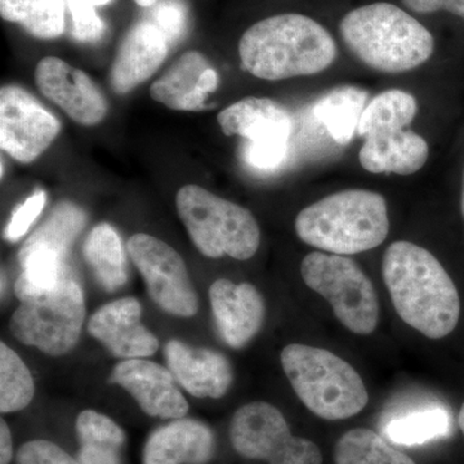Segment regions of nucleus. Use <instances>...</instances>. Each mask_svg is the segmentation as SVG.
Masks as SVG:
<instances>
[{"label": "nucleus", "mask_w": 464, "mask_h": 464, "mask_svg": "<svg viewBox=\"0 0 464 464\" xmlns=\"http://www.w3.org/2000/svg\"><path fill=\"white\" fill-rule=\"evenodd\" d=\"M449 0H401L409 11L420 14H436V12L445 11Z\"/></svg>", "instance_id": "obj_38"}, {"label": "nucleus", "mask_w": 464, "mask_h": 464, "mask_svg": "<svg viewBox=\"0 0 464 464\" xmlns=\"http://www.w3.org/2000/svg\"><path fill=\"white\" fill-rule=\"evenodd\" d=\"M17 464H81L48 440H33L18 449Z\"/></svg>", "instance_id": "obj_33"}, {"label": "nucleus", "mask_w": 464, "mask_h": 464, "mask_svg": "<svg viewBox=\"0 0 464 464\" xmlns=\"http://www.w3.org/2000/svg\"><path fill=\"white\" fill-rule=\"evenodd\" d=\"M112 0H92V3H93L96 7H102V5H109V3H111Z\"/></svg>", "instance_id": "obj_43"}, {"label": "nucleus", "mask_w": 464, "mask_h": 464, "mask_svg": "<svg viewBox=\"0 0 464 464\" xmlns=\"http://www.w3.org/2000/svg\"><path fill=\"white\" fill-rule=\"evenodd\" d=\"M141 304L136 298L116 299L90 317L88 332L112 355L121 359H143L154 355L158 338L142 325Z\"/></svg>", "instance_id": "obj_15"}, {"label": "nucleus", "mask_w": 464, "mask_h": 464, "mask_svg": "<svg viewBox=\"0 0 464 464\" xmlns=\"http://www.w3.org/2000/svg\"><path fill=\"white\" fill-rule=\"evenodd\" d=\"M215 453V436L207 424L176 420L150 436L143 464H206Z\"/></svg>", "instance_id": "obj_19"}, {"label": "nucleus", "mask_w": 464, "mask_h": 464, "mask_svg": "<svg viewBox=\"0 0 464 464\" xmlns=\"http://www.w3.org/2000/svg\"><path fill=\"white\" fill-rule=\"evenodd\" d=\"M45 201H47L45 192L36 191L23 204H20L9 219L5 237L9 241H17L25 237L26 232L30 230L34 222L41 216L42 210L44 209Z\"/></svg>", "instance_id": "obj_34"}, {"label": "nucleus", "mask_w": 464, "mask_h": 464, "mask_svg": "<svg viewBox=\"0 0 464 464\" xmlns=\"http://www.w3.org/2000/svg\"><path fill=\"white\" fill-rule=\"evenodd\" d=\"M155 26L169 39H177L181 35L185 26V14L181 5L174 3L159 5L155 11Z\"/></svg>", "instance_id": "obj_35"}, {"label": "nucleus", "mask_w": 464, "mask_h": 464, "mask_svg": "<svg viewBox=\"0 0 464 464\" xmlns=\"http://www.w3.org/2000/svg\"><path fill=\"white\" fill-rule=\"evenodd\" d=\"M304 284L331 304L335 317L348 331L372 334L380 322V302L373 283L347 256L313 252L304 258Z\"/></svg>", "instance_id": "obj_7"}, {"label": "nucleus", "mask_w": 464, "mask_h": 464, "mask_svg": "<svg viewBox=\"0 0 464 464\" xmlns=\"http://www.w3.org/2000/svg\"><path fill=\"white\" fill-rule=\"evenodd\" d=\"M462 212L464 216V174H463V192H462Z\"/></svg>", "instance_id": "obj_44"}, {"label": "nucleus", "mask_w": 464, "mask_h": 464, "mask_svg": "<svg viewBox=\"0 0 464 464\" xmlns=\"http://www.w3.org/2000/svg\"><path fill=\"white\" fill-rule=\"evenodd\" d=\"M14 458V442H12L11 430L5 420L0 422V464L11 463Z\"/></svg>", "instance_id": "obj_39"}, {"label": "nucleus", "mask_w": 464, "mask_h": 464, "mask_svg": "<svg viewBox=\"0 0 464 464\" xmlns=\"http://www.w3.org/2000/svg\"><path fill=\"white\" fill-rule=\"evenodd\" d=\"M417 112L418 103L413 94L401 90L382 92L366 105L357 133L366 137L372 133L404 130Z\"/></svg>", "instance_id": "obj_25"}, {"label": "nucleus", "mask_w": 464, "mask_h": 464, "mask_svg": "<svg viewBox=\"0 0 464 464\" xmlns=\"http://www.w3.org/2000/svg\"><path fill=\"white\" fill-rule=\"evenodd\" d=\"M230 441L232 448L248 459L268 464L323 463L315 442L293 436L282 411L268 402H250L235 411Z\"/></svg>", "instance_id": "obj_9"}, {"label": "nucleus", "mask_w": 464, "mask_h": 464, "mask_svg": "<svg viewBox=\"0 0 464 464\" xmlns=\"http://www.w3.org/2000/svg\"><path fill=\"white\" fill-rule=\"evenodd\" d=\"M35 82L43 96L63 110L75 123L92 127L108 114V101L96 83L58 57H45L35 69Z\"/></svg>", "instance_id": "obj_13"}, {"label": "nucleus", "mask_w": 464, "mask_h": 464, "mask_svg": "<svg viewBox=\"0 0 464 464\" xmlns=\"http://www.w3.org/2000/svg\"><path fill=\"white\" fill-rule=\"evenodd\" d=\"M166 356L176 381L195 398L221 399L231 387L230 362L217 351L173 340L167 343Z\"/></svg>", "instance_id": "obj_17"}, {"label": "nucleus", "mask_w": 464, "mask_h": 464, "mask_svg": "<svg viewBox=\"0 0 464 464\" xmlns=\"http://www.w3.org/2000/svg\"><path fill=\"white\" fill-rule=\"evenodd\" d=\"M445 11L464 20V0H449Z\"/></svg>", "instance_id": "obj_40"}, {"label": "nucleus", "mask_w": 464, "mask_h": 464, "mask_svg": "<svg viewBox=\"0 0 464 464\" xmlns=\"http://www.w3.org/2000/svg\"><path fill=\"white\" fill-rule=\"evenodd\" d=\"M295 227L299 239L323 252L357 255L377 248L389 237V210L378 192L353 188L302 209Z\"/></svg>", "instance_id": "obj_4"}, {"label": "nucleus", "mask_w": 464, "mask_h": 464, "mask_svg": "<svg viewBox=\"0 0 464 464\" xmlns=\"http://www.w3.org/2000/svg\"><path fill=\"white\" fill-rule=\"evenodd\" d=\"M382 274L396 313L409 326L430 340H441L456 329L460 316L456 284L429 250L395 241L384 252Z\"/></svg>", "instance_id": "obj_1"}, {"label": "nucleus", "mask_w": 464, "mask_h": 464, "mask_svg": "<svg viewBox=\"0 0 464 464\" xmlns=\"http://www.w3.org/2000/svg\"><path fill=\"white\" fill-rule=\"evenodd\" d=\"M109 382L128 391L150 417L181 420L188 414V400L177 387L172 372L157 362L124 360L112 369Z\"/></svg>", "instance_id": "obj_14"}, {"label": "nucleus", "mask_w": 464, "mask_h": 464, "mask_svg": "<svg viewBox=\"0 0 464 464\" xmlns=\"http://www.w3.org/2000/svg\"><path fill=\"white\" fill-rule=\"evenodd\" d=\"M168 54V39L152 23L137 24L119 47L110 84L118 94H127L158 72Z\"/></svg>", "instance_id": "obj_18"}, {"label": "nucleus", "mask_w": 464, "mask_h": 464, "mask_svg": "<svg viewBox=\"0 0 464 464\" xmlns=\"http://www.w3.org/2000/svg\"><path fill=\"white\" fill-rule=\"evenodd\" d=\"M84 320L83 290L67 277L50 292L21 301L9 320V331L26 346L63 356L78 343Z\"/></svg>", "instance_id": "obj_8"}, {"label": "nucleus", "mask_w": 464, "mask_h": 464, "mask_svg": "<svg viewBox=\"0 0 464 464\" xmlns=\"http://www.w3.org/2000/svg\"><path fill=\"white\" fill-rule=\"evenodd\" d=\"M368 92L355 85H342L320 97L314 114L340 145H348L357 133L360 119L368 105Z\"/></svg>", "instance_id": "obj_23"}, {"label": "nucleus", "mask_w": 464, "mask_h": 464, "mask_svg": "<svg viewBox=\"0 0 464 464\" xmlns=\"http://www.w3.org/2000/svg\"><path fill=\"white\" fill-rule=\"evenodd\" d=\"M78 460L81 464H121L119 451L90 445H81Z\"/></svg>", "instance_id": "obj_36"}, {"label": "nucleus", "mask_w": 464, "mask_h": 464, "mask_svg": "<svg viewBox=\"0 0 464 464\" xmlns=\"http://www.w3.org/2000/svg\"><path fill=\"white\" fill-rule=\"evenodd\" d=\"M35 393L33 375L20 356L0 343V411L14 413L25 409Z\"/></svg>", "instance_id": "obj_29"}, {"label": "nucleus", "mask_w": 464, "mask_h": 464, "mask_svg": "<svg viewBox=\"0 0 464 464\" xmlns=\"http://www.w3.org/2000/svg\"><path fill=\"white\" fill-rule=\"evenodd\" d=\"M453 429V418L445 406L423 404L405 409L387 417L382 430L393 444L415 447L448 438Z\"/></svg>", "instance_id": "obj_22"}, {"label": "nucleus", "mask_w": 464, "mask_h": 464, "mask_svg": "<svg viewBox=\"0 0 464 464\" xmlns=\"http://www.w3.org/2000/svg\"><path fill=\"white\" fill-rule=\"evenodd\" d=\"M84 257L102 288L114 292L128 280L121 237L109 224L97 225L84 243Z\"/></svg>", "instance_id": "obj_24"}, {"label": "nucleus", "mask_w": 464, "mask_h": 464, "mask_svg": "<svg viewBox=\"0 0 464 464\" xmlns=\"http://www.w3.org/2000/svg\"><path fill=\"white\" fill-rule=\"evenodd\" d=\"M72 18V35L76 41L93 43L105 33V24L96 12L92 0H66Z\"/></svg>", "instance_id": "obj_32"}, {"label": "nucleus", "mask_w": 464, "mask_h": 464, "mask_svg": "<svg viewBox=\"0 0 464 464\" xmlns=\"http://www.w3.org/2000/svg\"><path fill=\"white\" fill-rule=\"evenodd\" d=\"M23 273L18 277L14 292L20 301L43 295L56 288L67 275L66 257L51 250H33L18 255Z\"/></svg>", "instance_id": "obj_28"}, {"label": "nucleus", "mask_w": 464, "mask_h": 464, "mask_svg": "<svg viewBox=\"0 0 464 464\" xmlns=\"http://www.w3.org/2000/svg\"><path fill=\"white\" fill-rule=\"evenodd\" d=\"M65 8L66 0H29L21 25L35 38H58L65 30Z\"/></svg>", "instance_id": "obj_31"}, {"label": "nucleus", "mask_w": 464, "mask_h": 464, "mask_svg": "<svg viewBox=\"0 0 464 464\" xmlns=\"http://www.w3.org/2000/svg\"><path fill=\"white\" fill-rule=\"evenodd\" d=\"M209 67L200 52H186L151 85L150 94L168 109L201 111L206 109L207 97L201 88V76Z\"/></svg>", "instance_id": "obj_21"}, {"label": "nucleus", "mask_w": 464, "mask_h": 464, "mask_svg": "<svg viewBox=\"0 0 464 464\" xmlns=\"http://www.w3.org/2000/svg\"><path fill=\"white\" fill-rule=\"evenodd\" d=\"M218 124L226 136L248 140L244 154L250 166L273 169L286 157L292 118L276 101L246 97L222 110Z\"/></svg>", "instance_id": "obj_10"}, {"label": "nucleus", "mask_w": 464, "mask_h": 464, "mask_svg": "<svg viewBox=\"0 0 464 464\" xmlns=\"http://www.w3.org/2000/svg\"><path fill=\"white\" fill-rule=\"evenodd\" d=\"M282 365L295 395L323 420H347L368 405L364 381L331 351L289 344L282 351Z\"/></svg>", "instance_id": "obj_5"}, {"label": "nucleus", "mask_w": 464, "mask_h": 464, "mask_svg": "<svg viewBox=\"0 0 464 464\" xmlns=\"http://www.w3.org/2000/svg\"><path fill=\"white\" fill-rule=\"evenodd\" d=\"M340 33L360 63L387 74L417 69L435 51L430 30L391 3H372L353 9L342 18Z\"/></svg>", "instance_id": "obj_3"}, {"label": "nucleus", "mask_w": 464, "mask_h": 464, "mask_svg": "<svg viewBox=\"0 0 464 464\" xmlns=\"http://www.w3.org/2000/svg\"><path fill=\"white\" fill-rule=\"evenodd\" d=\"M239 56L244 69L264 81L315 75L338 56L332 34L314 18L284 14L265 18L241 36Z\"/></svg>", "instance_id": "obj_2"}, {"label": "nucleus", "mask_w": 464, "mask_h": 464, "mask_svg": "<svg viewBox=\"0 0 464 464\" xmlns=\"http://www.w3.org/2000/svg\"><path fill=\"white\" fill-rule=\"evenodd\" d=\"M128 252L145 280L152 301L170 315L191 317L199 310V298L181 256L166 241L136 234Z\"/></svg>", "instance_id": "obj_11"}, {"label": "nucleus", "mask_w": 464, "mask_h": 464, "mask_svg": "<svg viewBox=\"0 0 464 464\" xmlns=\"http://www.w3.org/2000/svg\"><path fill=\"white\" fill-rule=\"evenodd\" d=\"M334 460L335 464H417L368 429L344 433L335 445Z\"/></svg>", "instance_id": "obj_27"}, {"label": "nucleus", "mask_w": 464, "mask_h": 464, "mask_svg": "<svg viewBox=\"0 0 464 464\" xmlns=\"http://www.w3.org/2000/svg\"><path fill=\"white\" fill-rule=\"evenodd\" d=\"M213 316L222 338L232 348H243L264 325L265 302L249 283L218 279L209 289Z\"/></svg>", "instance_id": "obj_16"}, {"label": "nucleus", "mask_w": 464, "mask_h": 464, "mask_svg": "<svg viewBox=\"0 0 464 464\" xmlns=\"http://www.w3.org/2000/svg\"><path fill=\"white\" fill-rule=\"evenodd\" d=\"M75 427L81 445L116 451L123 447L125 433L108 415L96 411H82L76 418Z\"/></svg>", "instance_id": "obj_30"}, {"label": "nucleus", "mask_w": 464, "mask_h": 464, "mask_svg": "<svg viewBox=\"0 0 464 464\" xmlns=\"http://www.w3.org/2000/svg\"><path fill=\"white\" fill-rule=\"evenodd\" d=\"M359 161L368 172L411 176L420 172L430 157L429 143L411 130L368 134Z\"/></svg>", "instance_id": "obj_20"}, {"label": "nucleus", "mask_w": 464, "mask_h": 464, "mask_svg": "<svg viewBox=\"0 0 464 464\" xmlns=\"http://www.w3.org/2000/svg\"><path fill=\"white\" fill-rule=\"evenodd\" d=\"M85 213L75 204L63 201L52 210L47 221L24 244L20 255L33 250H51L67 257L70 246L85 225Z\"/></svg>", "instance_id": "obj_26"}, {"label": "nucleus", "mask_w": 464, "mask_h": 464, "mask_svg": "<svg viewBox=\"0 0 464 464\" xmlns=\"http://www.w3.org/2000/svg\"><path fill=\"white\" fill-rule=\"evenodd\" d=\"M29 0H0V16L9 23L23 24Z\"/></svg>", "instance_id": "obj_37"}, {"label": "nucleus", "mask_w": 464, "mask_h": 464, "mask_svg": "<svg viewBox=\"0 0 464 464\" xmlns=\"http://www.w3.org/2000/svg\"><path fill=\"white\" fill-rule=\"evenodd\" d=\"M136 2V5H139L140 7H152V5L157 3V0H134Z\"/></svg>", "instance_id": "obj_41"}, {"label": "nucleus", "mask_w": 464, "mask_h": 464, "mask_svg": "<svg viewBox=\"0 0 464 464\" xmlns=\"http://www.w3.org/2000/svg\"><path fill=\"white\" fill-rule=\"evenodd\" d=\"M177 212L201 255L246 261L257 253L261 230L246 208L217 197L198 185L179 188Z\"/></svg>", "instance_id": "obj_6"}, {"label": "nucleus", "mask_w": 464, "mask_h": 464, "mask_svg": "<svg viewBox=\"0 0 464 464\" xmlns=\"http://www.w3.org/2000/svg\"><path fill=\"white\" fill-rule=\"evenodd\" d=\"M458 422H459L460 430H462L464 435V402L462 405V409H460L459 418H458Z\"/></svg>", "instance_id": "obj_42"}, {"label": "nucleus", "mask_w": 464, "mask_h": 464, "mask_svg": "<svg viewBox=\"0 0 464 464\" xmlns=\"http://www.w3.org/2000/svg\"><path fill=\"white\" fill-rule=\"evenodd\" d=\"M61 124L56 116L17 85L0 90V146L23 164L33 163L57 139Z\"/></svg>", "instance_id": "obj_12"}]
</instances>
